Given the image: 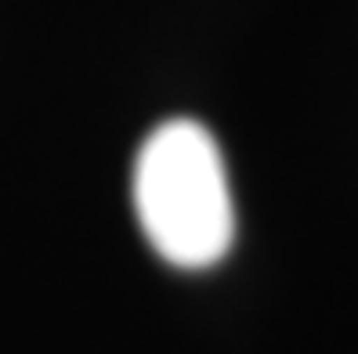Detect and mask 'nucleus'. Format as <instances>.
Wrapping results in <instances>:
<instances>
[{"instance_id":"f257e3e1","label":"nucleus","mask_w":358,"mask_h":354,"mask_svg":"<svg viewBox=\"0 0 358 354\" xmlns=\"http://www.w3.org/2000/svg\"><path fill=\"white\" fill-rule=\"evenodd\" d=\"M134 214L149 246L185 272L224 260L236 239L228 170L214 134L196 119H166L141 141L131 174Z\"/></svg>"}]
</instances>
